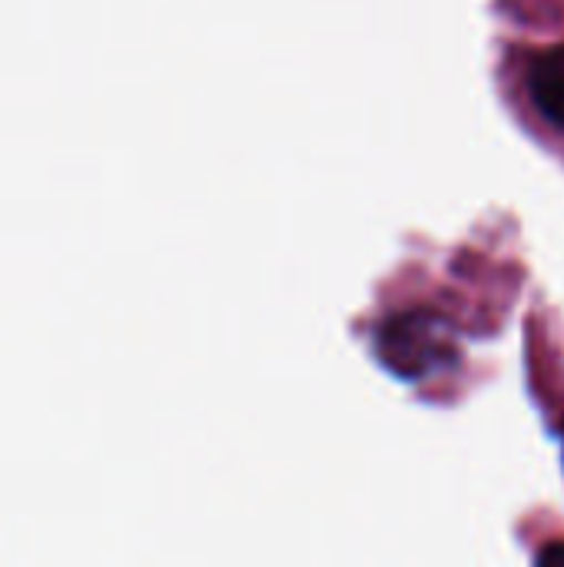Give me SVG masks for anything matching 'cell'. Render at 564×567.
Listing matches in <instances>:
<instances>
[{
  "instance_id": "7a4b0ae2",
  "label": "cell",
  "mask_w": 564,
  "mask_h": 567,
  "mask_svg": "<svg viewBox=\"0 0 564 567\" xmlns=\"http://www.w3.org/2000/svg\"><path fill=\"white\" fill-rule=\"evenodd\" d=\"M532 100L548 123L564 126V47L545 50L532 63Z\"/></svg>"
},
{
  "instance_id": "6da1fadb",
  "label": "cell",
  "mask_w": 564,
  "mask_h": 567,
  "mask_svg": "<svg viewBox=\"0 0 564 567\" xmlns=\"http://www.w3.org/2000/svg\"><path fill=\"white\" fill-rule=\"evenodd\" d=\"M382 362L402 379H425L442 365H452L455 346L445 326L425 312H406L382 326L379 332Z\"/></svg>"
},
{
  "instance_id": "3957f363",
  "label": "cell",
  "mask_w": 564,
  "mask_h": 567,
  "mask_svg": "<svg viewBox=\"0 0 564 567\" xmlns=\"http://www.w3.org/2000/svg\"><path fill=\"white\" fill-rule=\"evenodd\" d=\"M539 561L545 567H562L564 565V545L558 542V545H548V548H542L539 551Z\"/></svg>"
}]
</instances>
